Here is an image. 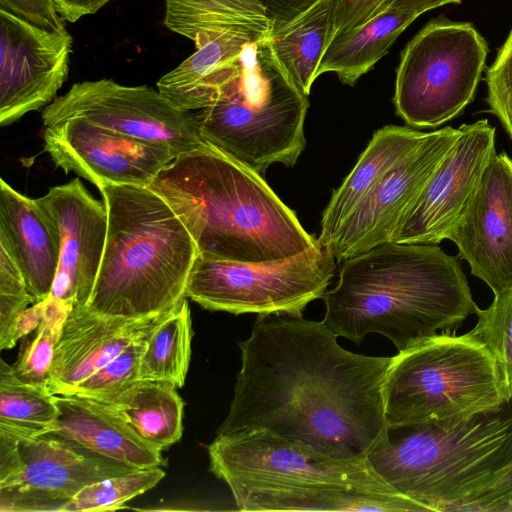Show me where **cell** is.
Here are the masks:
<instances>
[{"instance_id": "obj_1", "label": "cell", "mask_w": 512, "mask_h": 512, "mask_svg": "<svg viewBox=\"0 0 512 512\" xmlns=\"http://www.w3.org/2000/svg\"><path fill=\"white\" fill-rule=\"evenodd\" d=\"M337 339L323 320L259 314L238 343L241 367L217 434L263 429L332 457L366 455L388 429L392 357L354 353Z\"/></svg>"}, {"instance_id": "obj_2", "label": "cell", "mask_w": 512, "mask_h": 512, "mask_svg": "<svg viewBox=\"0 0 512 512\" xmlns=\"http://www.w3.org/2000/svg\"><path fill=\"white\" fill-rule=\"evenodd\" d=\"M340 264L323 321L355 343L375 333L401 351L480 309L458 259L435 244L386 242Z\"/></svg>"}, {"instance_id": "obj_3", "label": "cell", "mask_w": 512, "mask_h": 512, "mask_svg": "<svg viewBox=\"0 0 512 512\" xmlns=\"http://www.w3.org/2000/svg\"><path fill=\"white\" fill-rule=\"evenodd\" d=\"M147 187L169 204L201 255L262 263L321 245L259 172L206 141L179 153Z\"/></svg>"}, {"instance_id": "obj_4", "label": "cell", "mask_w": 512, "mask_h": 512, "mask_svg": "<svg viewBox=\"0 0 512 512\" xmlns=\"http://www.w3.org/2000/svg\"><path fill=\"white\" fill-rule=\"evenodd\" d=\"M108 216L103 256L86 307L100 316L156 317L185 296L199 251L169 206L147 186L98 188Z\"/></svg>"}, {"instance_id": "obj_5", "label": "cell", "mask_w": 512, "mask_h": 512, "mask_svg": "<svg viewBox=\"0 0 512 512\" xmlns=\"http://www.w3.org/2000/svg\"><path fill=\"white\" fill-rule=\"evenodd\" d=\"M393 431L398 437L385 430L366 456L394 490L430 512H451L512 468V397L469 416Z\"/></svg>"}, {"instance_id": "obj_6", "label": "cell", "mask_w": 512, "mask_h": 512, "mask_svg": "<svg viewBox=\"0 0 512 512\" xmlns=\"http://www.w3.org/2000/svg\"><path fill=\"white\" fill-rule=\"evenodd\" d=\"M268 37L248 44L240 74L214 104L194 111L203 141L260 174L274 163L296 164L306 145L309 107L308 95L280 64Z\"/></svg>"}, {"instance_id": "obj_7", "label": "cell", "mask_w": 512, "mask_h": 512, "mask_svg": "<svg viewBox=\"0 0 512 512\" xmlns=\"http://www.w3.org/2000/svg\"><path fill=\"white\" fill-rule=\"evenodd\" d=\"M383 398L391 431L469 416L509 399L488 348L469 332L449 330L391 358Z\"/></svg>"}, {"instance_id": "obj_8", "label": "cell", "mask_w": 512, "mask_h": 512, "mask_svg": "<svg viewBox=\"0 0 512 512\" xmlns=\"http://www.w3.org/2000/svg\"><path fill=\"white\" fill-rule=\"evenodd\" d=\"M488 46L468 22L436 18L401 52L393 103L413 128H435L470 104L484 69Z\"/></svg>"}, {"instance_id": "obj_9", "label": "cell", "mask_w": 512, "mask_h": 512, "mask_svg": "<svg viewBox=\"0 0 512 512\" xmlns=\"http://www.w3.org/2000/svg\"><path fill=\"white\" fill-rule=\"evenodd\" d=\"M209 470L233 497L251 491L302 492L332 486L394 490L366 455L338 458L263 429L217 434L208 445Z\"/></svg>"}, {"instance_id": "obj_10", "label": "cell", "mask_w": 512, "mask_h": 512, "mask_svg": "<svg viewBox=\"0 0 512 512\" xmlns=\"http://www.w3.org/2000/svg\"><path fill=\"white\" fill-rule=\"evenodd\" d=\"M336 260L322 245L279 261L248 263L198 254L185 296L204 309L235 315L302 314L324 293Z\"/></svg>"}, {"instance_id": "obj_11", "label": "cell", "mask_w": 512, "mask_h": 512, "mask_svg": "<svg viewBox=\"0 0 512 512\" xmlns=\"http://www.w3.org/2000/svg\"><path fill=\"white\" fill-rule=\"evenodd\" d=\"M84 117L119 134L168 146L178 153L201 139L194 111L176 107L149 86H126L110 79L77 82L42 111L45 127Z\"/></svg>"}, {"instance_id": "obj_12", "label": "cell", "mask_w": 512, "mask_h": 512, "mask_svg": "<svg viewBox=\"0 0 512 512\" xmlns=\"http://www.w3.org/2000/svg\"><path fill=\"white\" fill-rule=\"evenodd\" d=\"M461 127L426 132L356 207L325 247L336 262L386 242L461 135Z\"/></svg>"}, {"instance_id": "obj_13", "label": "cell", "mask_w": 512, "mask_h": 512, "mask_svg": "<svg viewBox=\"0 0 512 512\" xmlns=\"http://www.w3.org/2000/svg\"><path fill=\"white\" fill-rule=\"evenodd\" d=\"M137 469L50 432L22 436L0 429V488L33 492L63 512L84 487Z\"/></svg>"}, {"instance_id": "obj_14", "label": "cell", "mask_w": 512, "mask_h": 512, "mask_svg": "<svg viewBox=\"0 0 512 512\" xmlns=\"http://www.w3.org/2000/svg\"><path fill=\"white\" fill-rule=\"evenodd\" d=\"M460 127L461 135L400 221L392 242L439 244L465 211L496 154V128L487 119Z\"/></svg>"}, {"instance_id": "obj_15", "label": "cell", "mask_w": 512, "mask_h": 512, "mask_svg": "<svg viewBox=\"0 0 512 512\" xmlns=\"http://www.w3.org/2000/svg\"><path fill=\"white\" fill-rule=\"evenodd\" d=\"M44 148L56 167L97 186H148L179 154L174 149L141 141L71 117L45 128Z\"/></svg>"}, {"instance_id": "obj_16", "label": "cell", "mask_w": 512, "mask_h": 512, "mask_svg": "<svg viewBox=\"0 0 512 512\" xmlns=\"http://www.w3.org/2000/svg\"><path fill=\"white\" fill-rule=\"evenodd\" d=\"M73 39L0 9V124L50 104L67 80Z\"/></svg>"}, {"instance_id": "obj_17", "label": "cell", "mask_w": 512, "mask_h": 512, "mask_svg": "<svg viewBox=\"0 0 512 512\" xmlns=\"http://www.w3.org/2000/svg\"><path fill=\"white\" fill-rule=\"evenodd\" d=\"M494 296L512 290V159L495 154L448 236Z\"/></svg>"}, {"instance_id": "obj_18", "label": "cell", "mask_w": 512, "mask_h": 512, "mask_svg": "<svg viewBox=\"0 0 512 512\" xmlns=\"http://www.w3.org/2000/svg\"><path fill=\"white\" fill-rule=\"evenodd\" d=\"M60 237V262L50 297L71 305H87L99 271L107 236L108 216L80 179L51 187L36 198Z\"/></svg>"}, {"instance_id": "obj_19", "label": "cell", "mask_w": 512, "mask_h": 512, "mask_svg": "<svg viewBox=\"0 0 512 512\" xmlns=\"http://www.w3.org/2000/svg\"><path fill=\"white\" fill-rule=\"evenodd\" d=\"M270 33L247 29H206L188 38L195 52L163 75L157 90L176 107L197 111L214 104L241 72L245 47Z\"/></svg>"}, {"instance_id": "obj_20", "label": "cell", "mask_w": 512, "mask_h": 512, "mask_svg": "<svg viewBox=\"0 0 512 512\" xmlns=\"http://www.w3.org/2000/svg\"><path fill=\"white\" fill-rule=\"evenodd\" d=\"M158 316L124 319L100 316L86 307H73L56 345L49 391L53 395H68L77 384L150 330Z\"/></svg>"}, {"instance_id": "obj_21", "label": "cell", "mask_w": 512, "mask_h": 512, "mask_svg": "<svg viewBox=\"0 0 512 512\" xmlns=\"http://www.w3.org/2000/svg\"><path fill=\"white\" fill-rule=\"evenodd\" d=\"M0 242L18 264L34 304L49 297L60 262V237L38 204L0 179Z\"/></svg>"}, {"instance_id": "obj_22", "label": "cell", "mask_w": 512, "mask_h": 512, "mask_svg": "<svg viewBox=\"0 0 512 512\" xmlns=\"http://www.w3.org/2000/svg\"><path fill=\"white\" fill-rule=\"evenodd\" d=\"M54 398L59 414L50 433L139 469L165 465L162 451L140 437L108 403L77 395Z\"/></svg>"}, {"instance_id": "obj_23", "label": "cell", "mask_w": 512, "mask_h": 512, "mask_svg": "<svg viewBox=\"0 0 512 512\" xmlns=\"http://www.w3.org/2000/svg\"><path fill=\"white\" fill-rule=\"evenodd\" d=\"M426 132L387 125L376 130L356 165L334 190L321 218L319 243L326 247L343 222L372 192L385 174L419 144Z\"/></svg>"}, {"instance_id": "obj_24", "label": "cell", "mask_w": 512, "mask_h": 512, "mask_svg": "<svg viewBox=\"0 0 512 512\" xmlns=\"http://www.w3.org/2000/svg\"><path fill=\"white\" fill-rule=\"evenodd\" d=\"M240 511L430 512L398 492L332 486L302 492L251 491L233 497Z\"/></svg>"}, {"instance_id": "obj_25", "label": "cell", "mask_w": 512, "mask_h": 512, "mask_svg": "<svg viewBox=\"0 0 512 512\" xmlns=\"http://www.w3.org/2000/svg\"><path fill=\"white\" fill-rule=\"evenodd\" d=\"M418 17L411 11L388 7L365 24L336 36L324 51L317 77L333 72L343 84L355 85Z\"/></svg>"}, {"instance_id": "obj_26", "label": "cell", "mask_w": 512, "mask_h": 512, "mask_svg": "<svg viewBox=\"0 0 512 512\" xmlns=\"http://www.w3.org/2000/svg\"><path fill=\"white\" fill-rule=\"evenodd\" d=\"M338 0H317L292 21L273 29L270 46L298 88L309 96L330 40Z\"/></svg>"}, {"instance_id": "obj_27", "label": "cell", "mask_w": 512, "mask_h": 512, "mask_svg": "<svg viewBox=\"0 0 512 512\" xmlns=\"http://www.w3.org/2000/svg\"><path fill=\"white\" fill-rule=\"evenodd\" d=\"M105 403L140 437L161 451L182 436L184 402L170 382L139 379Z\"/></svg>"}, {"instance_id": "obj_28", "label": "cell", "mask_w": 512, "mask_h": 512, "mask_svg": "<svg viewBox=\"0 0 512 512\" xmlns=\"http://www.w3.org/2000/svg\"><path fill=\"white\" fill-rule=\"evenodd\" d=\"M192 320L187 297L160 314L148 333L140 379L167 381L181 388L191 358Z\"/></svg>"}, {"instance_id": "obj_29", "label": "cell", "mask_w": 512, "mask_h": 512, "mask_svg": "<svg viewBox=\"0 0 512 512\" xmlns=\"http://www.w3.org/2000/svg\"><path fill=\"white\" fill-rule=\"evenodd\" d=\"M59 410L48 390L21 381L12 365L0 360V429L22 436L52 431Z\"/></svg>"}, {"instance_id": "obj_30", "label": "cell", "mask_w": 512, "mask_h": 512, "mask_svg": "<svg viewBox=\"0 0 512 512\" xmlns=\"http://www.w3.org/2000/svg\"><path fill=\"white\" fill-rule=\"evenodd\" d=\"M72 308L50 296L46 298V312L42 322L31 338H22L17 360L12 365L15 375L21 381L48 389L56 345L63 323Z\"/></svg>"}, {"instance_id": "obj_31", "label": "cell", "mask_w": 512, "mask_h": 512, "mask_svg": "<svg viewBox=\"0 0 512 512\" xmlns=\"http://www.w3.org/2000/svg\"><path fill=\"white\" fill-rule=\"evenodd\" d=\"M164 476L165 472L157 466L105 478L80 490L64 512L120 509L128 500L156 486Z\"/></svg>"}, {"instance_id": "obj_32", "label": "cell", "mask_w": 512, "mask_h": 512, "mask_svg": "<svg viewBox=\"0 0 512 512\" xmlns=\"http://www.w3.org/2000/svg\"><path fill=\"white\" fill-rule=\"evenodd\" d=\"M477 323L469 333L482 342L495 358L512 397V290L494 296L490 306L479 309Z\"/></svg>"}, {"instance_id": "obj_33", "label": "cell", "mask_w": 512, "mask_h": 512, "mask_svg": "<svg viewBox=\"0 0 512 512\" xmlns=\"http://www.w3.org/2000/svg\"><path fill=\"white\" fill-rule=\"evenodd\" d=\"M150 330L140 335L116 357L77 384L68 395L109 402L129 385L139 380L141 356Z\"/></svg>"}, {"instance_id": "obj_34", "label": "cell", "mask_w": 512, "mask_h": 512, "mask_svg": "<svg viewBox=\"0 0 512 512\" xmlns=\"http://www.w3.org/2000/svg\"><path fill=\"white\" fill-rule=\"evenodd\" d=\"M24 276L8 247L0 242V349H11L18 341L17 323L33 305Z\"/></svg>"}, {"instance_id": "obj_35", "label": "cell", "mask_w": 512, "mask_h": 512, "mask_svg": "<svg viewBox=\"0 0 512 512\" xmlns=\"http://www.w3.org/2000/svg\"><path fill=\"white\" fill-rule=\"evenodd\" d=\"M486 102L512 140V30L486 72Z\"/></svg>"}, {"instance_id": "obj_36", "label": "cell", "mask_w": 512, "mask_h": 512, "mask_svg": "<svg viewBox=\"0 0 512 512\" xmlns=\"http://www.w3.org/2000/svg\"><path fill=\"white\" fill-rule=\"evenodd\" d=\"M0 9L49 32L67 31L53 0H0Z\"/></svg>"}, {"instance_id": "obj_37", "label": "cell", "mask_w": 512, "mask_h": 512, "mask_svg": "<svg viewBox=\"0 0 512 512\" xmlns=\"http://www.w3.org/2000/svg\"><path fill=\"white\" fill-rule=\"evenodd\" d=\"M387 1L388 0H338L328 44L336 36L365 24L381 13L385 9Z\"/></svg>"}, {"instance_id": "obj_38", "label": "cell", "mask_w": 512, "mask_h": 512, "mask_svg": "<svg viewBox=\"0 0 512 512\" xmlns=\"http://www.w3.org/2000/svg\"><path fill=\"white\" fill-rule=\"evenodd\" d=\"M512 491V468L476 496L456 504L453 511L488 512L491 504Z\"/></svg>"}, {"instance_id": "obj_39", "label": "cell", "mask_w": 512, "mask_h": 512, "mask_svg": "<svg viewBox=\"0 0 512 512\" xmlns=\"http://www.w3.org/2000/svg\"><path fill=\"white\" fill-rule=\"evenodd\" d=\"M261 5L273 21V29L292 21L317 0H253Z\"/></svg>"}, {"instance_id": "obj_40", "label": "cell", "mask_w": 512, "mask_h": 512, "mask_svg": "<svg viewBox=\"0 0 512 512\" xmlns=\"http://www.w3.org/2000/svg\"><path fill=\"white\" fill-rule=\"evenodd\" d=\"M111 1L113 0H53L61 18L71 23L96 13Z\"/></svg>"}, {"instance_id": "obj_41", "label": "cell", "mask_w": 512, "mask_h": 512, "mask_svg": "<svg viewBox=\"0 0 512 512\" xmlns=\"http://www.w3.org/2000/svg\"><path fill=\"white\" fill-rule=\"evenodd\" d=\"M46 312V299L28 307L20 316L17 323L16 336L22 339L36 328L42 322Z\"/></svg>"}, {"instance_id": "obj_42", "label": "cell", "mask_w": 512, "mask_h": 512, "mask_svg": "<svg viewBox=\"0 0 512 512\" xmlns=\"http://www.w3.org/2000/svg\"><path fill=\"white\" fill-rule=\"evenodd\" d=\"M461 1L462 0H388L385 9L393 7L408 10L420 16L428 10L438 8L446 4L460 3Z\"/></svg>"}, {"instance_id": "obj_43", "label": "cell", "mask_w": 512, "mask_h": 512, "mask_svg": "<svg viewBox=\"0 0 512 512\" xmlns=\"http://www.w3.org/2000/svg\"><path fill=\"white\" fill-rule=\"evenodd\" d=\"M488 512H512V491L495 500Z\"/></svg>"}]
</instances>
